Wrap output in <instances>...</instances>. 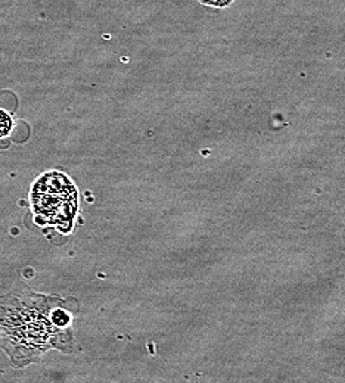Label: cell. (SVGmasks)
Wrapping results in <instances>:
<instances>
[{"instance_id":"1","label":"cell","mask_w":345,"mask_h":383,"mask_svg":"<svg viewBox=\"0 0 345 383\" xmlns=\"http://www.w3.org/2000/svg\"><path fill=\"white\" fill-rule=\"evenodd\" d=\"M33 205L42 220L67 230L77 210L76 189L64 174L49 173L34 188Z\"/></svg>"},{"instance_id":"2","label":"cell","mask_w":345,"mask_h":383,"mask_svg":"<svg viewBox=\"0 0 345 383\" xmlns=\"http://www.w3.org/2000/svg\"><path fill=\"white\" fill-rule=\"evenodd\" d=\"M12 127H13V121L11 115L6 111H4V109H0V139L8 136L12 130Z\"/></svg>"},{"instance_id":"3","label":"cell","mask_w":345,"mask_h":383,"mask_svg":"<svg viewBox=\"0 0 345 383\" xmlns=\"http://www.w3.org/2000/svg\"><path fill=\"white\" fill-rule=\"evenodd\" d=\"M199 2L214 8H226L233 2V0H199Z\"/></svg>"}]
</instances>
